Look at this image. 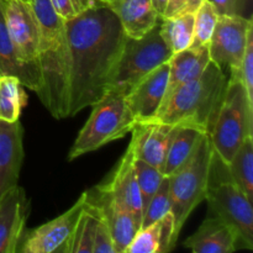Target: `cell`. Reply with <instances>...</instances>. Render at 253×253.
<instances>
[{"instance_id":"e575fe53","label":"cell","mask_w":253,"mask_h":253,"mask_svg":"<svg viewBox=\"0 0 253 253\" xmlns=\"http://www.w3.org/2000/svg\"><path fill=\"white\" fill-rule=\"evenodd\" d=\"M52 5H53L54 10L57 11V14L64 20L73 19L74 16H77V11L74 9L73 4H72V0H51Z\"/></svg>"},{"instance_id":"d4e9b609","label":"cell","mask_w":253,"mask_h":253,"mask_svg":"<svg viewBox=\"0 0 253 253\" xmlns=\"http://www.w3.org/2000/svg\"><path fill=\"white\" fill-rule=\"evenodd\" d=\"M27 95L19 78L11 74H0V120L15 123L26 105Z\"/></svg>"},{"instance_id":"9c48e42d","label":"cell","mask_w":253,"mask_h":253,"mask_svg":"<svg viewBox=\"0 0 253 253\" xmlns=\"http://www.w3.org/2000/svg\"><path fill=\"white\" fill-rule=\"evenodd\" d=\"M253 32L252 19L244 15H219L209 42L210 61L224 69H239L244 59L249 36Z\"/></svg>"},{"instance_id":"cb8c5ba5","label":"cell","mask_w":253,"mask_h":253,"mask_svg":"<svg viewBox=\"0 0 253 253\" xmlns=\"http://www.w3.org/2000/svg\"><path fill=\"white\" fill-rule=\"evenodd\" d=\"M194 14L160 19L161 37L173 54L189 48L192 44L194 34Z\"/></svg>"},{"instance_id":"6da1fadb","label":"cell","mask_w":253,"mask_h":253,"mask_svg":"<svg viewBox=\"0 0 253 253\" xmlns=\"http://www.w3.org/2000/svg\"><path fill=\"white\" fill-rule=\"evenodd\" d=\"M69 48V108L73 118L108 91L126 36L120 21L100 2L66 20Z\"/></svg>"},{"instance_id":"1f68e13d","label":"cell","mask_w":253,"mask_h":253,"mask_svg":"<svg viewBox=\"0 0 253 253\" xmlns=\"http://www.w3.org/2000/svg\"><path fill=\"white\" fill-rule=\"evenodd\" d=\"M96 211H98V209H96ZM98 215H99V219H98V224H96L95 236H94L93 253H116L115 247H114L113 237H111V234H110V230H109L105 220L103 219V216H101L99 211H98Z\"/></svg>"},{"instance_id":"836d02e7","label":"cell","mask_w":253,"mask_h":253,"mask_svg":"<svg viewBox=\"0 0 253 253\" xmlns=\"http://www.w3.org/2000/svg\"><path fill=\"white\" fill-rule=\"evenodd\" d=\"M219 15H242L245 0H209Z\"/></svg>"},{"instance_id":"30bf717a","label":"cell","mask_w":253,"mask_h":253,"mask_svg":"<svg viewBox=\"0 0 253 253\" xmlns=\"http://www.w3.org/2000/svg\"><path fill=\"white\" fill-rule=\"evenodd\" d=\"M86 205V192L67 211L51 221L22 235L17 252L52 253L67 252L78 220Z\"/></svg>"},{"instance_id":"ab89813d","label":"cell","mask_w":253,"mask_h":253,"mask_svg":"<svg viewBox=\"0 0 253 253\" xmlns=\"http://www.w3.org/2000/svg\"><path fill=\"white\" fill-rule=\"evenodd\" d=\"M0 74H1V72H0Z\"/></svg>"},{"instance_id":"ba28073f","label":"cell","mask_w":253,"mask_h":253,"mask_svg":"<svg viewBox=\"0 0 253 253\" xmlns=\"http://www.w3.org/2000/svg\"><path fill=\"white\" fill-rule=\"evenodd\" d=\"M172 52L160 34V21L141 39L126 37L120 61L108 91L127 95L133 86L161 64L167 63Z\"/></svg>"},{"instance_id":"8992f818","label":"cell","mask_w":253,"mask_h":253,"mask_svg":"<svg viewBox=\"0 0 253 253\" xmlns=\"http://www.w3.org/2000/svg\"><path fill=\"white\" fill-rule=\"evenodd\" d=\"M253 136V103L239 79L230 77L225 98L210 132L215 153L229 163L237 148Z\"/></svg>"},{"instance_id":"ac0fdd59","label":"cell","mask_w":253,"mask_h":253,"mask_svg":"<svg viewBox=\"0 0 253 253\" xmlns=\"http://www.w3.org/2000/svg\"><path fill=\"white\" fill-rule=\"evenodd\" d=\"M194 253H232L244 249L239 234L229 224L209 214L199 229L184 241Z\"/></svg>"},{"instance_id":"9a60e30c","label":"cell","mask_w":253,"mask_h":253,"mask_svg":"<svg viewBox=\"0 0 253 253\" xmlns=\"http://www.w3.org/2000/svg\"><path fill=\"white\" fill-rule=\"evenodd\" d=\"M29 214V199L19 185L0 198V253L17 252Z\"/></svg>"},{"instance_id":"7402d4cb","label":"cell","mask_w":253,"mask_h":253,"mask_svg":"<svg viewBox=\"0 0 253 253\" xmlns=\"http://www.w3.org/2000/svg\"><path fill=\"white\" fill-rule=\"evenodd\" d=\"M0 72L19 78L21 84L30 90L40 93L42 86L41 72L37 64H24L16 58L11 40L7 34L6 24L0 2Z\"/></svg>"},{"instance_id":"74e56055","label":"cell","mask_w":253,"mask_h":253,"mask_svg":"<svg viewBox=\"0 0 253 253\" xmlns=\"http://www.w3.org/2000/svg\"><path fill=\"white\" fill-rule=\"evenodd\" d=\"M90 1H91V2H94V4H95V2H99V1H100V0H90Z\"/></svg>"},{"instance_id":"4dcf8cb0","label":"cell","mask_w":253,"mask_h":253,"mask_svg":"<svg viewBox=\"0 0 253 253\" xmlns=\"http://www.w3.org/2000/svg\"><path fill=\"white\" fill-rule=\"evenodd\" d=\"M231 77L241 82L249 96V100L253 103V32L249 36L241 66L239 69L231 71Z\"/></svg>"},{"instance_id":"484cf974","label":"cell","mask_w":253,"mask_h":253,"mask_svg":"<svg viewBox=\"0 0 253 253\" xmlns=\"http://www.w3.org/2000/svg\"><path fill=\"white\" fill-rule=\"evenodd\" d=\"M227 170L235 184L247 195L253 198V136H249L241 143L227 163Z\"/></svg>"},{"instance_id":"ffe728a7","label":"cell","mask_w":253,"mask_h":253,"mask_svg":"<svg viewBox=\"0 0 253 253\" xmlns=\"http://www.w3.org/2000/svg\"><path fill=\"white\" fill-rule=\"evenodd\" d=\"M209 63V46L189 47L172 54L168 61V83L162 105L179 86L199 77Z\"/></svg>"},{"instance_id":"d6986e66","label":"cell","mask_w":253,"mask_h":253,"mask_svg":"<svg viewBox=\"0 0 253 253\" xmlns=\"http://www.w3.org/2000/svg\"><path fill=\"white\" fill-rule=\"evenodd\" d=\"M99 2L115 14L128 39H141L161 19L151 0H100Z\"/></svg>"},{"instance_id":"5b68a950","label":"cell","mask_w":253,"mask_h":253,"mask_svg":"<svg viewBox=\"0 0 253 253\" xmlns=\"http://www.w3.org/2000/svg\"><path fill=\"white\" fill-rule=\"evenodd\" d=\"M90 108V116L69 150L68 161L77 160L109 142L125 137L136 124L123 94L106 91Z\"/></svg>"},{"instance_id":"5bb4252c","label":"cell","mask_w":253,"mask_h":253,"mask_svg":"<svg viewBox=\"0 0 253 253\" xmlns=\"http://www.w3.org/2000/svg\"><path fill=\"white\" fill-rule=\"evenodd\" d=\"M168 62L138 82L125 96L136 123L152 120L160 111L168 83Z\"/></svg>"},{"instance_id":"7a4b0ae2","label":"cell","mask_w":253,"mask_h":253,"mask_svg":"<svg viewBox=\"0 0 253 253\" xmlns=\"http://www.w3.org/2000/svg\"><path fill=\"white\" fill-rule=\"evenodd\" d=\"M39 20V67L42 86L37 96L57 120L68 118L69 48L66 20L54 10L51 0H31Z\"/></svg>"},{"instance_id":"2e32d148","label":"cell","mask_w":253,"mask_h":253,"mask_svg":"<svg viewBox=\"0 0 253 253\" xmlns=\"http://www.w3.org/2000/svg\"><path fill=\"white\" fill-rule=\"evenodd\" d=\"M133 158L132 150L127 147L118 163V167L110 177L100 184L130 212L140 230L143 216L142 200L133 170Z\"/></svg>"},{"instance_id":"4fadbf2b","label":"cell","mask_w":253,"mask_h":253,"mask_svg":"<svg viewBox=\"0 0 253 253\" xmlns=\"http://www.w3.org/2000/svg\"><path fill=\"white\" fill-rule=\"evenodd\" d=\"M86 198L105 220L113 237L115 252H125L136 232L138 231V226L130 212L101 184L86 192Z\"/></svg>"},{"instance_id":"7c38bea8","label":"cell","mask_w":253,"mask_h":253,"mask_svg":"<svg viewBox=\"0 0 253 253\" xmlns=\"http://www.w3.org/2000/svg\"><path fill=\"white\" fill-rule=\"evenodd\" d=\"M177 127L178 125H170L156 119L136 123L131 130L132 136L128 145L133 157L145 161L162 172L168 146Z\"/></svg>"},{"instance_id":"4316f807","label":"cell","mask_w":253,"mask_h":253,"mask_svg":"<svg viewBox=\"0 0 253 253\" xmlns=\"http://www.w3.org/2000/svg\"><path fill=\"white\" fill-rule=\"evenodd\" d=\"M99 215L95 208L88 202L78 220L73 236L69 241L68 253H93L94 236H95L96 224H98Z\"/></svg>"},{"instance_id":"d6a6232c","label":"cell","mask_w":253,"mask_h":253,"mask_svg":"<svg viewBox=\"0 0 253 253\" xmlns=\"http://www.w3.org/2000/svg\"><path fill=\"white\" fill-rule=\"evenodd\" d=\"M204 0H168L162 17H175L184 14H194Z\"/></svg>"},{"instance_id":"8fae6325","label":"cell","mask_w":253,"mask_h":253,"mask_svg":"<svg viewBox=\"0 0 253 253\" xmlns=\"http://www.w3.org/2000/svg\"><path fill=\"white\" fill-rule=\"evenodd\" d=\"M16 58L24 64L39 66V20L31 2L25 0H0Z\"/></svg>"},{"instance_id":"52a82bcc","label":"cell","mask_w":253,"mask_h":253,"mask_svg":"<svg viewBox=\"0 0 253 253\" xmlns=\"http://www.w3.org/2000/svg\"><path fill=\"white\" fill-rule=\"evenodd\" d=\"M226 163L215 153L212 155L210 185L205 200L209 214L229 224L239 234L245 250H253V209L252 200L235 184L230 174L222 177Z\"/></svg>"},{"instance_id":"f546056e","label":"cell","mask_w":253,"mask_h":253,"mask_svg":"<svg viewBox=\"0 0 253 253\" xmlns=\"http://www.w3.org/2000/svg\"><path fill=\"white\" fill-rule=\"evenodd\" d=\"M170 211V197H169V178H163L160 188L156 192V194L151 198L150 203L146 207L143 211L142 222L141 227L150 226L153 222L158 221L161 217L165 216L166 214Z\"/></svg>"},{"instance_id":"f35d334b","label":"cell","mask_w":253,"mask_h":253,"mask_svg":"<svg viewBox=\"0 0 253 253\" xmlns=\"http://www.w3.org/2000/svg\"><path fill=\"white\" fill-rule=\"evenodd\" d=\"M25 1H27V2H31V0H25Z\"/></svg>"},{"instance_id":"e0dca14e","label":"cell","mask_w":253,"mask_h":253,"mask_svg":"<svg viewBox=\"0 0 253 253\" xmlns=\"http://www.w3.org/2000/svg\"><path fill=\"white\" fill-rule=\"evenodd\" d=\"M24 157V127L20 120H0V198L17 185Z\"/></svg>"},{"instance_id":"d590c367","label":"cell","mask_w":253,"mask_h":253,"mask_svg":"<svg viewBox=\"0 0 253 253\" xmlns=\"http://www.w3.org/2000/svg\"><path fill=\"white\" fill-rule=\"evenodd\" d=\"M72 4H73L74 9H76L77 14H81L84 10L89 9L94 2H91L90 0H72Z\"/></svg>"},{"instance_id":"3957f363","label":"cell","mask_w":253,"mask_h":253,"mask_svg":"<svg viewBox=\"0 0 253 253\" xmlns=\"http://www.w3.org/2000/svg\"><path fill=\"white\" fill-rule=\"evenodd\" d=\"M227 81L224 69L210 61L199 77L168 98L155 119L170 125H192L210 133L224 101Z\"/></svg>"},{"instance_id":"44dd1931","label":"cell","mask_w":253,"mask_h":253,"mask_svg":"<svg viewBox=\"0 0 253 253\" xmlns=\"http://www.w3.org/2000/svg\"><path fill=\"white\" fill-rule=\"evenodd\" d=\"M179 235L172 212L136 232L124 253H167L172 251Z\"/></svg>"},{"instance_id":"277c9868","label":"cell","mask_w":253,"mask_h":253,"mask_svg":"<svg viewBox=\"0 0 253 253\" xmlns=\"http://www.w3.org/2000/svg\"><path fill=\"white\" fill-rule=\"evenodd\" d=\"M214 155L210 133H203L190 157L169 178L170 212L179 235L195 208L205 200Z\"/></svg>"},{"instance_id":"83f0119b","label":"cell","mask_w":253,"mask_h":253,"mask_svg":"<svg viewBox=\"0 0 253 253\" xmlns=\"http://www.w3.org/2000/svg\"><path fill=\"white\" fill-rule=\"evenodd\" d=\"M133 170H135L136 182H137L141 200H142V211H145L151 198L156 194L160 188L165 175L158 168L136 158H133Z\"/></svg>"},{"instance_id":"603a6c76","label":"cell","mask_w":253,"mask_h":253,"mask_svg":"<svg viewBox=\"0 0 253 253\" xmlns=\"http://www.w3.org/2000/svg\"><path fill=\"white\" fill-rule=\"evenodd\" d=\"M203 133L207 132L192 125H178L163 163L162 174L165 177H170L190 157Z\"/></svg>"},{"instance_id":"8d00e7d4","label":"cell","mask_w":253,"mask_h":253,"mask_svg":"<svg viewBox=\"0 0 253 253\" xmlns=\"http://www.w3.org/2000/svg\"><path fill=\"white\" fill-rule=\"evenodd\" d=\"M151 2H152V6L155 7L158 16L162 17L166 11V7H167L168 0H151Z\"/></svg>"},{"instance_id":"f1b7e54d","label":"cell","mask_w":253,"mask_h":253,"mask_svg":"<svg viewBox=\"0 0 253 253\" xmlns=\"http://www.w3.org/2000/svg\"><path fill=\"white\" fill-rule=\"evenodd\" d=\"M217 17L219 14L214 5L204 0L194 14V34L190 47L209 46Z\"/></svg>"}]
</instances>
